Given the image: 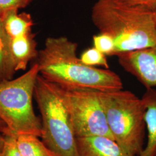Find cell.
<instances>
[{
	"instance_id": "obj_1",
	"label": "cell",
	"mask_w": 156,
	"mask_h": 156,
	"mask_svg": "<svg viewBox=\"0 0 156 156\" xmlns=\"http://www.w3.org/2000/svg\"><path fill=\"white\" fill-rule=\"evenodd\" d=\"M78 47L66 37L48 38L37 58L39 75L64 90L123 89L122 79L116 73L84 64L77 56Z\"/></svg>"
},
{
	"instance_id": "obj_2",
	"label": "cell",
	"mask_w": 156,
	"mask_h": 156,
	"mask_svg": "<svg viewBox=\"0 0 156 156\" xmlns=\"http://www.w3.org/2000/svg\"><path fill=\"white\" fill-rule=\"evenodd\" d=\"M91 19L100 33L114 40L115 56L156 45L154 11L117 0H98L93 6Z\"/></svg>"
},
{
	"instance_id": "obj_3",
	"label": "cell",
	"mask_w": 156,
	"mask_h": 156,
	"mask_svg": "<svg viewBox=\"0 0 156 156\" xmlns=\"http://www.w3.org/2000/svg\"><path fill=\"white\" fill-rule=\"evenodd\" d=\"M34 96L41 114L44 143L57 156H78L77 138L64 89L39 75Z\"/></svg>"
},
{
	"instance_id": "obj_4",
	"label": "cell",
	"mask_w": 156,
	"mask_h": 156,
	"mask_svg": "<svg viewBox=\"0 0 156 156\" xmlns=\"http://www.w3.org/2000/svg\"><path fill=\"white\" fill-rule=\"evenodd\" d=\"M112 137L128 153L139 156L144 149L145 106L142 99L123 89L100 91Z\"/></svg>"
},
{
	"instance_id": "obj_5",
	"label": "cell",
	"mask_w": 156,
	"mask_h": 156,
	"mask_svg": "<svg viewBox=\"0 0 156 156\" xmlns=\"http://www.w3.org/2000/svg\"><path fill=\"white\" fill-rule=\"evenodd\" d=\"M39 75L36 62L20 77L0 82V119L17 136L33 134L41 138L42 135V122L33 105Z\"/></svg>"
},
{
	"instance_id": "obj_6",
	"label": "cell",
	"mask_w": 156,
	"mask_h": 156,
	"mask_svg": "<svg viewBox=\"0 0 156 156\" xmlns=\"http://www.w3.org/2000/svg\"><path fill=\"white\" fill-rule=\"evenodd\" d=\"M64 97L76 138L104 135L112 137L100 91L64 90Z\"/></svg>"
},
{
	"instance_id": "obj_7",
	"label": "cell",
	"mask_w": 156,
	"mask_h": 156,
	"mask_svg": "<svg viewBox=\"0 0 156 156\" xmlns=\"http://www.w3.org/2000/svg\"><path fill=\"white\" fill-rule=\"evenodd\" d=\"M117 57L123 69L136 78L146 89L156 87V45Z\"/></svg>"
},
{
	"instance_id": "obj_8",
	"label": "cell",
	"mask_w": 156,
	"mask_h": 156,
	"mask_svg": "<svg viewBox=\"0 0 156 156\" xmlns=\"http://www.w3.org/2000/svg\"><path fill=\"white\" fill-rule=\"evenodd\" d=\"M76 142L78 156H135L107 136L77 138Z\"/></svg>"
},
{
	"instance_id": "obj_9",
	"label": "cell",
	"mask_w": 156,
	"mask_h": 156,
	"mask_svg": "<svg viewBox=\"0 0 156 156\" xmlns=\"http://www.w3.org/2000/svg\"><path fill=\"white\" fill-rule=\"evenodd\" d=\"M35 35L33 31L14 38H10V51L15 71L25 70L28 62L37 58L39 51Z\"/></svg>"
},
{
	"instance_id": "obj_10",
	"label": "cell",
	"mask_w": 156,
	"mask_h": 156,
	"mask_svg": "<svg viewBox=\"0 0 156 156\" xmlns=\"http://www.w3.org/2000/svg\"><path fill=\"white\" fill-rule=\"evenodd\" d=\"M141 99L145 106L147 137L145 147L139 156H156V90L146 89Z\"/></svg>"
},
{
	"instance_id": "obj_11",
	"label": "cell",
	"mask_w": 156,
	"mask_h": 156,
	"mask_svg": "<svg viewBox=\"0 0 156 156\" xmlns=\"http://www.w3.org/2000/svg\"><path fill=\"white\" fill-rule=\"evenodd\" d=\"M6 33L10 38H14L32 31L34 26L31 16L27 13H18L12 9L0 13Z\"/></svg>"
},
{
	"instance_id": "obj_12",
	"label": "cell",
	"mask_w": 156,
	"mask_h": 156,
	"mask_svg": "<svg viewBox=\"0 0 156 156\" xmlns=\"http://www.w3.org/2000/svg\"><path fill=\"white\" fill-rule=\"evenodd\" d=\"M39 138L33 134L17 136V145L22 156H57Z\"/></svg>"
},
{
	"instance_id": "obj_13",
	"label": "cell",
	"mask_w": 156,
	"mask_h": 156,
	"mask_svg": "<svg viewBox=\"0 0 156 156\" xmlns=\"http://www.w3.org/2000/svg\"><path fill=\"white\" fill-rule=\"evenodd\" d=\"M15 73L10 51V38L0 16V82L11 80Z\"/></svg>"
},
{
	"instance_id": "obj_14",
	"label": "cell",
	"mask_w": 156,
	"mask_h": 156,
	"mask_svg": "<svg viewBox=\"0 0 156 156\" xmlns=\"http://www.w3.org/2000/svg\"><path fill=\"white\" fill-rule=\"evenodd\" d=\"M80 60L84 64L94 67L95 66L109 68V64L105 55L97 50L94 47L84 50L80 57Z\"/></svg>"
},
{
	"instance_id": "obj_15",
	"label": "cell",
	"mask_w": 156,
	"mask_h": 156,
	"mask_svg": "<svg viewBox=\"0 0 156 156\" xmlns=\"http://www.w3.org/2000/svg\"><path fill=\"white\" fill-rule=\"evenodd\" d=\"M93 47L106 56H115V44L111 36L100 33L93 37Z\"/></svg>"
},
{
	"instance_id": "obj_16",
	"label": "cell",
	"mask_w": 156,
	"mask_h": 156,
	"mask_svg": "<svg viewBox=\"0 0 156 156\" xmlns=\"http://www.w3.org/2000/svg\"><path fill=\"white\" fill-rule=\"evenodd\" d=\"M1 154L2 156H22L17 145V135L8 127L6 129L5 142Z\"/></svg>"
},
{
	"instance_id": "obj_17",
	"label": "cell",
	"mask_w": 156,
	"mask_h": 156,
	"mask_svg": "<svg viewBox=\"0 0 156 156\" xmlns=\"http://www.w3.org/2000/svg\"><path fill=\"white\" fill-rule=\"evenodd\" d=\"M34 0H0V13L4 12L24 8Z\"/></svg>"
},
{
	"instance_id": "obj_18",
	"label": "cell",
	"mask_w": 156,
	"mask_h": 156,
	"mask_svg": "<svg viewBox=\"0 0 156 156\" xmlns=\"http://www.w3.org/2000/svg\"><path fill=\"white\" fill-rule=\"evenodd\" d=\"M127 5L140 7L154 11L156 9V0H117Z\"/></svg>"
},
{
	"instance_id": "obj_19",
	"label": "cell",
	"mask_w": 156,
	"mask_h": 156,
	"mask_svg": "<svg viewBox=\"0 0 156 156\" xmlns=\"http://www.w3.org/2000/svg\"><path fill=\"white\" fill-rule=\"evenodd\" d=\"M7 127L5 123L0 119V153L2 151L4 145L5 131Z\"/></svg>"
},
{
	"instance_id": "obj_20",
	"label": "cell",
	"mask_w": 156,
	"mask_h": 156,
	"mask_svg": "<svg viewBox=\"0 0 156 156\" xmlns=\"http://www.w3.org/2000/svg\"><path fill=\"white\" fill-rule=\"evenodd\" d=\"M154 15H155V20H156V9L154 11Z\"/></svg>"
},
{
	"instance_id": "obj_21",
	"label": "cell",
	"mask_w": 156,
	"mask_h": 156,
	"mask_svg": "<svg viewBox=\"0 0 156 156\" xmlns=\"http://www.w3.org/2000/svg\"><path fill=\"white\" fill-rule=\"evenodd\" d=\"M0 156H1V153H0Z\"/></svg>"
}]
</instances>
